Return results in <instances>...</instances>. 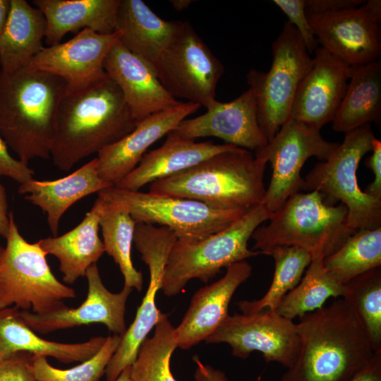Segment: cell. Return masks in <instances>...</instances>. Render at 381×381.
I'll use <instances>...</instances> for the list:
<instances>
[{"label":"cell","instance_id":"1","mask_svg":"<svg viewBox=\"0 0 381 381\" xmlns=\"http://www.w3.org/2000/svg\"><path fill=\"white\" fill-rule=\"evenodd\" d=\"M135 123L120 88L107 75L79 86H66L57 110L53 164L68 171L81 159L122 139Z\"/></svg>","mask_w":381,"mask_h":381},{"label":"cell","instance_id":"2","mask_svg":"<svg viewBox=\"0 0 381 381\" xmlns=\"http://www.w3.org/2000/svg\"><path fill=\"white\" fill-rule=\"evenodd\" d=\"M299 319V351L281 381H348L375 354L358 317L342 298Z\"/></svg>","mask_w":381,"mask_h":381},{"label":"cell","instance_id":"3","mask_svg":"<svg viewBox=\"0 0 381 381\" xmlns=\"http://www.w3.org/2000/svg\"><path fill=\"white\" fill-rule=\"evenodd\" d=\"M66 86L61 78L42 71H0V134L21 162L51 158Z\"/></svg>","mask_w":381,"mask_h":381},{"label":"cell","instance_id":"4","mask_svg":"<svg viewBox=\"0 0 381 381\" xmlns=\"http://www.w3.org/2000/svg\"><path fill=\"white\" fill-rule=\"evenodd\" d=\"M267 162L265 158L236 147L151 183L149 193L195 200L219 208L249 210L262 203Z\"/></svg>","mask_w":381,"mask_h":381},{"label":"cell","instance_id":"5","mask_svg":"<svg viewBox=\"0 0 381 381\" xmlns=\"http://www.w3.org/2000/svg\"><path fill=\"white\" fill-rule=\"evenodd\" d=\"M270 221L259 226L251 236L253 249L260 254L267 255L278 246H296L308 252L312 258H325L356 231L349 226L346 206L327 202L316 190L291 195Z\"/></svg>","mask_w":381,"mask_h":381},{"label":"cell","instance_id":"6","mask_svg":"<svg viewBox=\"0 0 381 381\" xmlns=\"http://www.w3.org/2000/svg\"><path fill=\"white\" fill-rule=\"evenodd\" d=\"M273 213L260 204L217 233L201 239L178 238L165 266L161 287L164 294L172 296L181 293L192 279L207 283L222 268L260 254L250 250L248 243L254 231Z\"/></svg>","mask_w":381,"mask_h":381},{"label":"cell","instance_id":"7","mask_svg":"<svg viewBox=\"0 0 381 381\" xmlns=\"http://www.w3.org/2000/svg\"><path fill=\"white\" fill-rule=\"evenodd\" d=\"M10 227L0 259V310L11 306L20 310L44 314L65 306L74 298V289L52 273L47 254L36 241H27L20 234L12 212Z\"/></svg>","mask_w":381,"mask_h":381},{"label":"cell","instance_id":"8","mask_svg":"<svg viewBox=\"0 0 381 381\" xmlns=\"http://www.w3.org/2000/svg\"><path fill=\"white\" fill-rule=\"evenodd\" d=\"M329 157L316 164L303 178L302 190H316L330 204L341 201L354 231L381 227V199L369 195L358 186L357 169L363 157L373 150L375 138L370 124L344 133Z\"/></svg>","mask_w":381,"mask_h":381},{"label":"cell","instance_id":"9","mask_svg":"<svg viewBox=\"0 0 381 381\" xmlns=\"http://www.w3.org/2000/svg\"><path fill=\"white\" fill-rule=\"evenodd\" d=\"M272 50L267 72L253 68L246 75L256 102L258 122L268 141L289 119L298 87L313 66L301 35L288 21Z\"/></svg>","mask_w":381,"mask_h":381},{"label":"cell","instance_id":"10","mask_svg":"<svg viewBox=\"0 0 381 381\" xmlns=\"http://www.w3.org/2000/svg\"><path fill=\"white\" fill-rule=\"evenodd\" d=\"M97 194L126 210L136 223L167 226L180 239H201L217 233L248 210L219 208L195 200L128 190L115 186Z\"/></svg>","mask_w":381,"mask_h":381},{"label":"cell","instance_id":"11","mask_svg":"<svg viewBox=\"0 0 381 381\" xmlns=\"http://www.w3.org/2000/svg\"><path fill=\"white\" fill-rule=\"evenodd\" d=\"M154 68L164 87L174 98L207 109L217 101V85L224 72L220 61L188 21L182 23Z\"/></svg>","mask_w":381,"mask_h":381},{"label":"cell","instance_id":"12","mask_svg":"<svg viewBox=\"0 0 381 381\" xmlns=\"http://www.w3.org/2000/svg\"><path fill=\"white\" fill-rule=\"evenodd\" d=\"M177 239L176 233L167 226L135 224L133 242L142 260L149 267L150 281L133 322L121 336L119 346L105 369L107 381H115L125 368L132 365L142 342L166 315L157 308L155 298L162 287L169 255Z\"/></svg>","mask_w":381,"mask_h":381},{"label":"cell","instance_id":"13","mask_svg":"<svg viewBox=\"0 0 381 381\" xmlns=\"http://www.w3.org/2000/svg\"><path fill=\"white\" fill-rule=\"evenodd\" d=\"M339 143L325 140L320 130L289 118L272 139L255 152L270 163L272 174L262 205L274 212L303 184L301 169L310 157L327 159Z\"/></svg>","mask_w":381,"mask_h":381},{"label":"cell","instance_id":"14","mask_svg":"<svg viewBox=\"0 0 381 381\" xmlns=\"http://www.w3.org/2000/svg\"><path fill=\"white\" fill-rule=\"evenodd\" d=\"M205 341L228 344L232 355L243 359L259 351L265 361L287 368L296 361L300 348L296 323L269 309L228 315Z\"/></svg>","mask_w":381,"mask_h":381},{"label":"cell","instance_id":"15","mask_svg":"<svg viewBox=\"0 0 381 381\" xmlns=\"http://www.w3.org/2000/svg\"><path fill=\"white\" fill-rule=\"evenodd\" d=\"M87 294L76 308L66 305L55 310L37 314L19 310L18 316L34 332L47 334L84 325L101 323L108 329L121 336L126 331V303L132 289L125 288L118 293L109 291L104 285L97 263L86 271Z\"/></svg>","mask_w":381,"mask_h":381},{"label":"cell","instance_id":"16","mask_svg":"<svg viewBox=\"0 0 381 381\" xmlns=\"http://www.w3.org/2000/svg\"><path fill=\"white\" fill-rule=\"evenodd\" d=\"M321 47L349 66L380 60L381 20L362 6L307 15Z\"/></svg>","mask_w":381,"mask_h":381},{"label":"cell","instance_id":"17","mask_svg":"<svg viewBox=\"0 0 381 381\" xmlns=\"http://www.w3.org/2000/svg\"><path fill=\"white\" fill-rule=\"evenodd\" d=\"M313 66L299 85L291 119L318 130L332 121L346 94L351 66L321 47Z\"/></svg>","mask_w":381,"mask_h":381},{"label":"cell","instance_id":"18","mask_svg":"<svg viewBox=\"0 0 381 381\" xmlns=\"http://www.w3.org/2000/svg\"><path fill=\"white\" fill-rule=\"evenodd\" d=\"M170 133L193 140L217 137L226 144L254 152L268 142L259 126L256 102L250 88L231 102L217 100L205 114L183 120Z\"/></svg>","mask_w":381,"mask_h":381},{"label":"cell","instance_id":"19","mask_svg":"<svg viewBox=\"0 0 381 381\" xmlns=\"http://www.w3.org/2000/svg\"><path fill=\"white\" fill-rule=\"evenodd\" d=\"M119 40L118 32L103 35L85 28L65 42L43 47L28 68L56 75L68 87L79 86L107 75L104 59Z\"/></svg>","mask_w":381,"mask_h":381},{"label":"cell","instance_id":"20","mask_svg":"<svg viewBox=\"0 0 381 381\" xmlns=\"http://www.w3.org/2000/svg\"><path fill=\"white\" fill-rule=\"evenodd\" d=\"M104 68L120 88L136 123L181 102L164 87L150 62L128 50L119 42L107 54Z\"/></svg>","mask_w":381,"mask_h":381},{"label":"cell","instance_id":"21","mask_svg":"<svg viewBox=\"0 0 381 381\" xmlns=\"http://www.w3.org/2000/svg\"><path fill=\"white\" fill-rule=\"evenodd\" d=\"M200 107L196 104L181 102L136 123L130 133L97 153L99 177L111 185L116 184L137 167L150 146Z\"/></svg>","mask_w":381,"mask_h":381},{"label":"cell","instance_id":"22","mask_svg":"<svg viewBox=\"0 0 381 381\" xmlns=\"http://www.w3.org/2000/svg\"><path fill=\"white\" fill-rule=\"evenodd\" d=\"M246 260L226 267L218 281L198 289L176 329L178 347L188 349L213 334L227 318L228 308L238 287L251 275Z\"/></svg>","mask_w":381,"mask_h":381},{"label":"cell","instance_id":"23","mask_svg":"<svg viewBox=\"0 0 381 381\" xmlns=\"http://www.w3.org/2000/svg\"><path fill=\"white\" fill-rule=\"evenodd\" d=\"M234 147L230 144H214L211 141L196 143L169 133L161 147L145 154L137 167L114 186L137 191L148 183L174 175Z\"/></svg>","mask_w":381,"mask_h":381},{"label":"cell","instance_id":"24","mask_svg":"<svg viewBox=\"0 0 381 381\" xmlns=\"http://www.w3.org/2000/svg\"><path fill=\"white\" fill-rule=\"evenodd\" d=\"M112 186L99 177L95 157L65 177L52 181L32 179L20 184L18 192L47 214L49 229L56 236L61 218L71 205Z\"/></svg>","mask_w":381,"mask_h":381},{"label":"cell","instance_id":"25","mask_svg":"<svg viewBox=\"0 0 381 381\" xmlns=\"http://www.w3.org/2000/svg\"><path fill=\"white\" fill-rule=\"evenodd\" d=\"M104 208V200L96 199L83 221L69 231L37 241L47 255L55 256L59 262L63 281L74 284L85 277L88 267L103 255L104 247L98 235L99 221Z\"/></svg>","mask_w":381,"mask_h":381},{"label":"cell","instance_id":"26","mask_svg":"<svg viewBox=\"0 0 381 381\" xmlns=\"http://www.w3.org/2000/svg\"><path fill=\"white\" fill-rule=\"evenodd\" d=\"M182 21L160 18L142 0H120L116 31L125 48L154 66Z\"/></svg>","mask_w":381,"mask_h":381},{"label":"cell","instance_id":"27","mask_svg":"<svg viewBox=\"0 0 381 381\" xmlns=\"http://www.w3.org/2000/svg\"><path fill=\"white\" fill-rule=\"evenodd\" d=\"M13 306L0 310V360L20 352L33 356L52 357L64 363L83 362L95 355L106 337H94L80 343H61L44 339L19 318Z\"/></svg>","mask_w":381,"mask_h":381},{"label":"cell","instance_id":"28","mask_svg":"<svg viewBox=\"0 0 381 381\" xmlns=\"http://www.w3.org/2000/svg\"><path fill=\"white\" fill-rule=\"evenodd\" d=\"M46 19L45 42L61 43L68 32L85 28L109 35L116 32L120 0H34Z\"/></svg>","mask_w":381,"mask_h":381},{"label":"cell","instance_id":"29","mask_svg":"<svg viewBox=\"0 0 381 381\" xmlns=\"http://www.w3.org/2000/svg\"><path fill=\"white\" fill-rule=\"evenodd\" d=\"M46 19L25 0H11L6 25L0 35L1 71L13 72L28 68L44 47Z\"/></svg>","mask_w":381,"mask_h":381},{"label":"cell","instance_id":"30","mask_svg":"<svg viewBox=\"0 0 381 381\" xmlns=\"http://www.w3.org/2000/svg\"><path fill=\"white\" fill-rule=\"evenodd\" d=\"M380 60L352 66L346 94L332 121L333 130L345 133L380 122Z\"/></svg>","mask_w":381,"mask_h":381},{"label":"cell","instance_id":"31","mask_svg":"<svg viewBox=\"0 0 381 381\" xmlns=\"http://www.w3.org/2000/svg\"><path fill=\"white\" fill-rule=\"evenodd\" d=\"M323 265L341 284L381 267V227L356 230L337 251L323 259Z\"/></svg>","mask_w":381,"mask_h":381},{"label":"cell","instance_id":"32","mask_svg":"<svg viewBox=\"0 0 381 381\" xmlns=\"http://www.w3.org/2000/svg\"><path fill=\"white\" fill-rule=\"evenodd\" d=\"M322 257L312 259L298 285L282 300L276 309L280 315L294 320L322 308L330 297L341 298L344 286L326 270Z\"/></svg>","mask_w":381,"mask_h":381},{"label":"cell","instance_id":"33","mask_svg":"<svg viewBox=\"0 0 381 381\" xmlns=\"http://www.w3.org/2000/svg\"><path fill=\"white\" fill-rule=\"evenodd\" d=\"M135 224L126 210L104 200L99 221L104 251L119 266L124 279L123 287L140 291L143 274L133 266L131 255Z\"/></svg>","mask_w":381,"mask_h":381},{"label":"cell","instance_id":"34","mask_svg":"<svg viewBox=\"0 0 381 381\" xmlns=\"http://www.w3.org/2000/svg\"><path fill=\"white\" fill-rule=\"evenodd\" d=\"M267 255L274 260L271 285L261 298L239 301L237 306L243 313L250 314L264 309L275 311L283 298L300 282L313 259L308 252L296 246H278Z\"/></svg>","mask_w":381,"mask_h":381},{"label":"cell","instance_id":"35","mask_svg":"<svg viewBox=\"0 0 381 381\" xmlns=\"http://www.w3.org/2000/svg\"><path fill=\"white\" fill-rule=\"evenodd\" d=\"M178 347L176 329L165 315L155 326L151 338L141 344L131 365V381H176L170 369V360Z\"/></svg>","mask_w":381,"mask_h":381},{"label":"cell","instance_id":"36","mask_svg":"<svg viewBox=\"0 0 381 381\" xmlns=\"http://www.w3.org/2000/svg\"><path fill=\"white\" fill-rule=\"evenodd\" d=\"M342 298L361 322L375 351H381V267L344 284Z\"/></svg>","mask_w":381,"mask_h":381},{"label":"cell","instance_id":"37","mask_svg":"<svg viewBox=\"0 0 381 381\" xmlns=\"http://www.w3.org/2000/svg\"><path fill=\"white\" fill-rule=\"evenodd\" d=\"M121 336L106 337L99 351L80 364L68 369L52 366L44 356H32V365L38 381H99L116 351Z\"/></svg>","mask_w":381,"mask_h":381},{"label":"cell","instance_id":"38","mask_svg":"<svg viewBox=\"0 0 381 381\" xmlns=\"http://www.w3.org/2000/svg\"><path fill=\"white\" fill-rule=\"evenodd\" d=\"M272 2L287 16L288 22L296 29L308 54L315 52L319 44L306 13L305 0H273Z\"/></svg>","mask_w":381,"mask_h":381},{"label":"cell","instance_id":"39","mask_svg":"<svg viewBox=\"0 0 381 381\" xmlns=\"http://www.w3.org/2000/svg\"><path fill=\"white\" fill-rule=\"evenodd\" d=\"M32 356L20 352L0 360V381H38L32 370Z\"/></svg>","mask_w":381,"mask_h":381},{"label":"cell","instance_id":"40","mask_svg":"<svg viewBox=\"0 0 381 381\" xmlns=\"http://www.w3.org/2000/svg\"><path fill=\"white\" fill-rule=\"evenodd\" d=\"M34 174L33 169L28 164L11 155L0 134V174L22 184L32 179Z\"/></svg>","mask_w":381,"mask_h":381},{"label":"cell","instance_id":"41","mask_svg":"<svg viewBox=\"0 0 381 381\" xmlns=\"http://www.w3.org/2000/svg\"><path fill=\"white\" fill-rule=\"evenodd\" d=\"M373 154L365 160L366 167L375 175V179L365 189L364 192L381 199V141L376 138L373 140Z\"/></svg>","mask_w":381,"mask_h":381},{"label":"cell","instance_id":"42","mask_svg":"<svg viewBox=\"0 0 381 381\" xmlns=\"http://www.w3.org/2000/svg\"><path fill=\"white\" fill-rule=\"evenodd\" d=\"M361 0H305L306 13L322 14L354 8L364 4Z\"/></svg>","mask_w":381,"mask_h":381},{"label":"cell","instance_id":"43","mask_svg":"<svg viewBox=\"0 0 381 381\" xmlns=\"http://www.w3.org/2000/svg\"><path fill=\"white\" fill-rule=\"evenodd\" d=\"M193 361L196 365L195 381H229L223 371L204 364L198 356H193Z\"/></svg>","mask_w":381,"mask_h":381},{"label":"cell","instance_id":"44","mask_svg":"<svg viewBox=\"0 0 381 381\" xmlns=\"http://www.w3.org/2000/svg\"><path fill=\"white\" fill-rule=\"evenodd\" d=\"M348 381H381V351H376L371 361Z\"/></svg>","mask_w":381,"mask_h":381},{"label":"cell","instance_id":"45","mask_svg":"<svg viewBox=\"0 0 381 381\" xmlns=\"http://www.w3.org/2000/svg\"><path fill=\"white\" fill-rule=\"evenodd\" d=\"M9 213H8L6 190L0 182V236L6 238L9 233Z\"/></svg>","mask_w":381,"mask_h":381},{"label":"cell","instance_id":"46","mask_svg":"<svg viewBox=\"0 0 381 381\" xmlns=\"http://www.w3.org/2000/svg\"><path fill=\"white\" fill-rule=\"evenodd\" d=\"M11 9V0H0V35L7 22Z\"/></svg>","mask_w":381,"mask_h":381},{"label":"cell","instance_id":"47","mask_svg":"<svg viewBox=\"0 0 381 381\" xmlns=\"http://www.w3.org/2000/svg\"><path fill=\"white\" fill-rule=\"evenodd\" d=\"M170 4L177 11L186 9L194 1L192 0H170Z\"/></svg>","mask_w":381,"mask_h":381},{"label":"cell","instance_id":"48","mask_svg":"<svg viewBox=\"0 0 381 381\" xmlns=\"http://www.w3.org/2000/svg\"><path fill=\"white\" fill-rule=\"evenodd\" d=\"M131 365L125 368L115 381H131Z\"/></svg>","mask_w":381,"mask_h":381},{"label":"cell","instance_id":"49","mask_svg":"<svg viewBox=\"0 0 381 381\" xmlns=\"http://www.w3.org/2000/svg\"><path fill=\"white\" fill-rule=\"evenodd\" d=\"M4 248H3V247L1 246V244H0V259H1V255H2L3 251H4Z\"/></svg>","mask_w":381,"mask_h":381}]
</instances>
